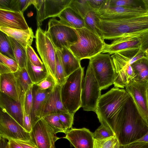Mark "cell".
<instances>
[{
    "label": "cell",
    "instance_id": "obj_1",
    "mask_svg": "<svg viewBox=\"0 0 148 148\" xmlns=\"http://www.w3.org/2000/svg\"><path fill=\"white\" fill-rule=\"evenodd\" d=\"M148 132V125L130 95L116 120L114 133L121 145L137 141Z\"/></svg>",
    "mask_w": 148,
    "mask_h": 148
},
{
    "label": "cell",
    "instance_id": "obj_2",
    "mask_svg": "<svg viewBox=\"0 0 148 148\" xmlns=\"http://www.w3.org/2000/svg\"><path fill=\"white\" fill-rule=\"evenodd\" d=\"M102 39L114 40L124 37H140L148 32V14L121 19H100Z\"/></svg>",
    "mask_w": 148,
    "mask_h": 148
},
{
    "label": "cell",
    "instance_id": "obj_3",
    "mask_svg": "<svg viewBox=\"0 0 148 148\" xmlns=\"http://www.w3.org/2000/svg\"><path fill=\"white\" fill-rule=\"evenodd\" d=\"M130 97L125 90L116 87L101 95L95 112L101 125L110 129L114 133L117 116Z\"/></svg>",
    "mask_w": 148,
    "mask_h": 148
},
{
    "label": "cell",
    "instance_id": "obj_4",
    "mask_svg": "<svg viewBox=\"0 0 148 148\" xmlns=\"http://www.w3.org/2000/svg\"><path fill=\"white\" fill-rule=\"evenodd\" d=\"M75 29L78 40L69 50L78 60L89 59L102 53L105 43L104 40L85 27Z\"/></svg>",
    "mask_w": 148,
    "mask_h": 148
},
{
    "label": "cell",
    "instance_id": "obj_5",
    "mask_svg": "<svg viewBox=\"0 0 148 148\" xmlns=\"http://www.w3.org/2000/svg\"><path fill=\"white\" fill-rule=\"evenodd\" d=\"M84 67L82 66L68 76L61 86L62 101L65 109L74 114L82 107L81 94Z\"/></svg>",
    "mask_w": 148,
    "mask_h": 148
},
{
    "label": "cell",
    "instance_id": "obj_6",
    "mask_svg": "<svg viewBox=\"0 0 148 148\" xmlns=\"http://www.w3.org/2000/svg\"><path fill=\"white\" fill-rule=\"evenodd\" d=\"M91 67L101 90L113 84L115 78L114 64L111 56L101 53L89 59Z\"/></svg>",
    "mask_w": 148,
    "mask_h": 148
},
{
    "label": "cell",
    "instance_id": "obj_7",
    "mask_svg": "<svg viewBox=\"0 0 148 148\" xmlns=\"http://www.w3.org/2000/svg\"><path fill=\"white\" fill-rule=\"evenodd\" d=\"M45 32L56 48L60 50L64 48L69 49L78 40V36L74 29L54 18L49 20L48 29Z\"/></svg>",
    "mask_w": 148,
    "mask_h": 148
},
{
    "label": "cell",
    "instance_id": "obj_8",
    "mask_svg": "<svg viewBox=\"0 0 148 148\" xmlns=\"http://www.w3.org/2000/svg\"><path fill=\"white\" fill-rule=\"evenodd\" d=\"M36 47L49 75L57 84L56 75V48L51 39L40 27L35 34Z\"/></svg>",
    "mask_w": 148,
    "mask_h": 148
},
{
    "label": "cell",
    "instance_id": "obj_9",
    "mask_svg": "<svg viewBox=\"0 0 148 148\" xmlns=\"http://www.w3.org/2000/svg\"><path fill=\"white\" fill-rule=\"evenodd\" d=\"M101 91L92 69L88 64L82 84V107L84 110L95 112L101 95Z\"/></svg>",
    "mask_w": 148,
    "mask_h": 148
},
{
    "label": "cell",
    "instance_id": "obj_10",
    "mask_svg": "<svg viewBox=\"0 0 148 148\" xmlns=\"http://www.w3.org/2000/svg\"><path fill=\"white\" fill-rule=\"evenodd\" d=\"M0 137L6 139L32 142L30 133L26 131L6 113L0 111Z\"/></svg>",
    "mask_w": 148,
    "mask_h": 148
},
{
    "label": "cell",
    "instance_id": "obj_11",
    "mask_svg": "<svg viewBox=\"0 0 148 148\" xmlns=\"http://www.w3.org/2000/svg\"><path fill=\"white\" fill-rule=\"evenodd\" d=\"M71 0H34L33 5L37 11L38 27L42 22L50 17H58L61 13L68 7Z\"/></svg>",
    "mask_w": 148,
    "mask_h": 148
},
{
    "label": "cell",
    "instance_id": "obj_12",
    "mask_svg": "<svg viewBox=\"0 0 148 148\" xmlns=\"http://www.w3.org/2000/svg\"><path fill=\"white\" fill-rule=\"evenodd\" d=\"M114 69V87L124 88L133 81L134 73L130 63V58L120 53L111 56Z\"/></svg>",
    "mask_w": 148,
    "mask_h": 148
},
{
    "label": "cell",
    "instance_id": "obj_13",
    "mask_svg": "<svg viewBox=\"0 0 148 148\" xmlns=\"http://www.w3.org/2000/svg\"><path fill=\"white\" fill-rule=\"evenodd\" d=\"M30 133L32 142L38 148H56L55 143L60 138L42 119L35 124Z\"/></svg>",
    "mask_w": 148,
    "mask_h": 148
},
{
    "label": "cell",
    "instance_id": "obj_14",
    "mask_svg": "<svg viewBox=\"0 0 148 148\" xmlns=\"http://www.w3.org/2000/svg\"><path fill=\"white\" fill-rule=\"evenodd\" d=\"M140 44L139 37H122L110 44L105 43L102 53L112 55L120 53L130 58L140 49Z\"/></svg>",
    "mask_w": 148,
    "mask_h": 148
},
{
    "label": "cell",
    "instance_id": "obj_15",
    "mask_svg": "<svg viewBox=\"0 0 148 148\" xmlns=\"http://www.w3.org/2000/svg\"><path fill=\"white\" fill-rule=\"evenodd\" d=\"M147 81H132L125 86V90L132 98L148 125V103L147 96Z\"/></svg>",
    "mask_w": 148,
    "mask_h": 148
},
{
    "label": "cell",
    "instance_id": "obj_16",
    "mask_svg": "<svg viewBox=\"0 0 148 148\" xmlns=\"http://www.w3.org/2000/svg\"><path fill=\"white\" fill-rule=\"evenodd\" d=\"M101 19H121L142 16L148 14L145 9L140 6L132 7H107L97 12Z\"/></svg>",
    "mask_w": 148,
    "mask_h": 148
},
{
    "label": "cell",
    "instance_id": "obj_17",
    "mask_svg": "<svg viewBox=\"0 0 148 148\" xmlns=\"http://www.w3.org/2000/svg\"><path fill=\"white\" fill-rule=\"evenodd\" d=\"M61 86L56 84L45 100L41 112V119L46 115L60 112H69L62 99Z\"/></svg>",
    "mask_w": 148,
    "mask_h": 148
},
{
    "label": "cell",
    "instance_id": "obj_18",
    "mask_svg": "<svg viewBox=\"0 0 148 148\" xmlns=\"http://www.w3.org/2000/svg\"><path fill=\"white\" fill-rule=\"evenodd\" d=\"M63 138L67 139L71 146L75 148H93L94 138L93 133L85 128H71Z\"/></svg>",
    "mask_w": 148,
    "mask_h": 148
},
{
    "label": "cell",
    "instance_id": "obj_19",
    "mask_svg": "<svg viewBox=\"0 0 148 148\" xmlns=\"http://www.w3.org/2000/svg\"><path fill=\"white\" fill-rule=\"evenodd\" d=\"M0 27L18 29H29L23 13L0 9Z\"/></svg>",
    "mask_w": 148,
    "mask_h": 148
},
{
    "label": "cell",
    "instance_id": "obj_20",
    "mask_svg": "<svg viewBox=\"0 0 148 148\" xmlns=\"http://www.w3.org/2000/svg\"><path fill=\"white\" fill-rule=\"evenodd\" d=\"M0 92L20 102L23 94L14 73L0 75Z\"/></svg>",
    "mask_w": 148,
    "mask_h": 148
},
{
    "label": "cell",
    "instance_id": "obj_21",
    "mask_svg": "<svg viewBox=\"0 0 148 148\" xmlns=\"http://www.w3.org/2000/svg\"><path fill=\"white\" fill-rule=\"evenodd\" d=\"M0 110L8 114L22 127L23 118L21 102L0 92Z\"/></svg>",
    "mask_w": 148,
    "mask_h": 148
},
{
    "label": "cell",
    "instance_id": "obj_22",
    "mask_svg": "<svg viewBox=\"0 0 148 148\" xmlns=\"http://www.w3.org/2000/svg\"><path fill=\"white\" fill-rule=\"evenodd\" d=\"M52 88L41 90L35 84L33 86V102L31 115L32 127L41 119V112L44 103Z\"/></svg>",
    "mask_w": 148,
    "mask_h": 148
},
{
    "label": "cell",
    "instance_id": "obj_23",
    "mask_svg": "<svg viewBox=\"0 0 148 148\" xmlns=\"http://www.w3.org/2000/svg\"><path fill=\"white\" fill-rule=\"evenodd\" d=\"M0 31L8 36L12 37L26 48L27 45L31 46L35 38L31 28L27 30L0 27Z\"/></svg>",
    "mask_w": 148,
    "mask_h": 148
},
{
    "label": "cell",
    "instance_id": "obj_24",
    "mask_svg": "<svg viewBox=\"0 0 148 148\" xmlns=\"http://www.w3.org/2000/svg\"><path fill=\"white\" fill-rule=\"evenodd\" d=\"M58 17L62 23L72 28L85 27L84 18L69 7L64 9Z\"/></svg>",
    "mask_w": 148,
    "mask_h": 148
},
{
    "label": "cell",
    "instance_id": "obj_25",
    "mask_svg": "<svg viewBox=\"0 0 148 148\" xmlns=\"http://www.w3.org/2000/svg\"><path fill=\"white\" fill-rule=\"evenodd\" d=\"M60 50L61 61L65 76L67 78L81 67L80 61L73 55L69 49L64 48Z\"/></svg>",
    "mask_w": 148,
    "mask_h": 148
},
{
    "label": "cell",
    "instance_id": "obj_26",
    "mask_svg": "<svg viewBox=\"0 0 148 148\" xmlns=\"http://www.w3.org/2000/svg\"><path fill=\"white\" fill-rule=\"evenodd\" d=\"M131 65L134 74L133 81L140 82L148 81V57L145 56Z\"/></svg>",
    "mask_w": 148,
    "mask_h": 148
},
{
    "label": "cell",
    "instance_id": "obj_27",
    "mask_svg": "<svg viewBox=\"0 0 148 148\" xmlns=\"http://www.w3.org/2000/svg\"><path fill=\"white\" fill-rule=\"evenodd\" d=\"M9 38L15 60L19 68L21 69L26 68L28 59L26 48L12 37H9Z\"/></svg>",
    "mask_w": 148,
    "mask_h": 148
},
{
    "label": "cell",
    "instance_id": "obj_28",
    "mask_svg": "<svg viewBox=\"0 0 148 148\" xmlns=\"http://www.w3.org/2000/svg\"><path fill=\"white\" fill-rule=\"evenodd\" d=\"M25 68L34 84H38L49 75L44 65L41 66H36L31 63L28 59Z\"/></svg>",
    "mask_w": 148,
    "mask_h": 148
},
{
    "label": "cell",
    "instance_id": "obj_29",
    "mask_svg": "<svg viewBox=\"0 0 148 148\" xmlns=\"http://www.w3.org/2000/svg\"><path fill=\"white\" fill-rule=\"evenodd\" d=\"M100 19L97 12L93 10L89 12L84 18L85 27L102 39Z\"/></svg>",
    "mask_w": 148,
    "mask_h": 148
},
{
    "label": "cell",
    "instance_id": "obj_30",
    "mask_svg": "<svg viewBox=\"0 0 148 148\" xmlns=\"http://www.w3.org/2000/svg\"><path fill=\"white\" fill-rule=\"evenodd\" d=\"M14 73L17 79L23 94L25 93L31 86L34 85L25 68H19L17 72Z\"/></svg>",
    "mask_w": 148,
    "mask_h": 148
},
{
    "label": "cell",
    "instance_id": "obj_31",
    "mask_svg": "<svg viewBox=\"0 0 148 148\" xmlns=\"http://www.w3.org/2000/svg\"><path fill=\"white\" fill-rule=\"evenodd\" d=\"M69 7L84 18L89 12L92 10L88 0H71Z\"/></svg>",
    "mask_w": 148,
    "mask_h": 148
},
{
    "label": "cell",
    "instance_id": "obj_32",
    "mask_svg": "<svg viewBox=\"0 0 148 148\" xmlns=\"http://www.w3.org/2000/svg\"><path fill=\"white\" fill-rule=\"evenodd\" d=\"M42 119L49 125L56 134L58 132L65 134L68 130L65 129L59 117L56 114L46 115Z\"/></svg>",
    "mask_w": 148,
    "mask_h": 148
},
{
    "label": "cell",
    "instance_id": "obj_33",
    "mask_svg": "<svg viewBox=\"0 0 148 148\" xmlns=\"http://www.w3.org/2000/svg\"><path fill=\"white\" fill-rule=\"evenodd\" d=\"M0 53L16 60L9 37L1 31L0 32Z\"/></svg>",
    "mask_w": 148,
    "mask_h": 148
},
{
    "label": "cell",
    "instance_id": "obj_34",
    "mask_svg": "<svg viewBox=\"0 0 148 148\" xmlns=\"http://www.w3.org/2000/svg\"><path fill=\"white\" fill-rule=\"evenodd\" d=\"M120 144L115 135L103 139H94L93 148H119Z\"/></svg>",
    "mask_w": 148,
    "mask_h": 148
},
{
    "label": "cell",
    "instance_id": "obj_35",
    "mask_svg": "<svg viewBox=\"0 0 148 148\" xmlns=\"http://www.w3.org/2000/svg\"><path fill=\"white\" fill-rule=\"evenodd\" d=\"M56 75L57 84L62 86L65 82L67 78L61 61L60 51L57 49L56 54Z\"/></svg>",
    "mask_w": 148,
    "mask_h": 148
},
{
    "label": "cell",
    "instance_id": "obj_36",
    "mask_svg": "<svg viewBox=\"0 0 148 148\" xmlns=\"http://www.w3.org/2000/svg\"><path fill=\"white\" fill-rule=\"evenodd\" d=\"M34 0H11L9 10L23 12L30 5L34 3Z\"/></svg>",
    "mask_w": 148,
    "mask_h": 148
},
{
    "label": "cell",
    "instance_id": "obj_37",
    "mask_svg": "<svg viewBox=\"0 0 148 148\" xmlns=\"http://www.w3.org/2000/svg\"><path fill=\"white\" fill-rule=\"evenodd\" d=\"M25 93L22 95L20 102L21 104L23 118V127L27 132L30 133L32 129L31 116L26 112L24 108Z\"/></svg>",
    "mask_w": 148,
    "mask_h": 148
},
{
    "label": "cell",
    "instance_id": "obj_38",
    "mask_svg": "<svg viewBox=\"0 0 148 148\" xmlns=\"http://www.w3.org/2000/svg\"><path fill=\"white\" fill-rule=\"evenodd\" d=\"M138 6L136 1L134 0H107L106 7H132Z\"/></svg>",
    "mask_w": 148,
    "mask_h": 148
},
{
    "label": "cell",
    "instance_id": "obj_39",
    "mask_svg": "<svg viewBox=\"0 0 148 148\" xmlns=\"http://www.w3.org/2000/svg\"><path fill=\"white\" fill-rule=\"evenodd\" d=\"M94 139H103L115 135L110 129L101 125L93 133Z\"/></svg>",
    "mask_w": 148,
    "mask_h": 148
},
{
    "label": "cell",
    "instance_id": "obj_40",
    "mask_svg": "<svg viewBox=\"0 0 148 148\" xmlns=\"http://www.w3.org/2000/svg\"><path fill=\"white\" fill-rule=\"evenodd\" d=\"M65 129L67 130L72 128L73 123L74 114L69 113L60 112L56 114Z\"/></svg>",
    "mask_w": 148,
    "mask_h": 148
},
{
    "label": "cell",
    "instance_id": "obj_41",
    "mask_svg": "<svg viewBox=\"0 0 148 148\" xmlns=\"http://www.w3.org/2000/svg\"><path fill=\"white\" fill-rule=\"evenodd\" d=\"M0 62L10 69L12 73H16L19 69V68L16 60L0 53Z\"/></svg>",
    "mask_w": 148,
    "mask_h": 148
},
{
    "label": "cell",
    "instance_id": "obj_42",
    "mask_svg": "<svg viewBox=\"0 0 148 148\" xmlns=\"http://www.w3.org/2000/svg\"><path fill=\"white\" fill-rule=\"evenodd\" d=\"M26 49L28 58L31 63L38 66L44 65L42 62L31 46L27 45L26 47Z\"/></svg>",
    "mask_w": 148,
    "mask_h": 148
},
{
    "label": "cell",
    "instance_id": "obj_43",
    "mask_svg": "<svg viewBox=\"0 0 148 148\" xmlns=\"http://www.w3.org/2000/svg\"><path fill=\"white\" fill-rule=\"evenodd\" d=\"M33 86H31L25 94L24 108L27 114L31 116L33 102L32 90Z\"/></svg>",
    "mask_w": 148,
    "mask_h": 148
},
{
    "label": "cell",
    "instance_id": "obj_44",
    "mask_svg": "<svg viewBox=\"0 0 148 148\" xmlns=\"http://www.w3.org/2000/svg\"><path fill=\"white\" fill-rule=\"evenodd\" d=\"M56 83L54 80L49 75L44 79L36 85L41 90H45L53 88Z\"/></svg>",
    "mask_w": 148,
    "mask_h": 148
},
{
    "label": "cell",
    "instance_id": "obj_45",
    "mask_svg": "<svg viewBox=\"0 0 148 148\" xmlns=\"http://www.w3.org/2000/svg\"><path fill=\"white\" fill-rule=\"evenodd\" d=\"M88 1L92 10L98 12L104 8L107 0H88Z\"/></svg>",
    "mask_w": 148,
    "mask_h": 148
},
{
    "label": "cell",
    "instance_id": "obj_46",
    "mask_svg": "<svg viewBox=\"0 0 148 148\" xmlns=\"http://www.w3.org/2000/svg\"><path fill=\"white\" fill-rule=\"evenodd\" d=\"M119 148H148V143L137 141L126 145H120Z\"/></svg>",
    "mask_w": 148,
    "mask_h": 148
},
{
    "label": "cell",
    "instance_id": "obj_47",
    "mask_svg": "<svg viewBox=\"0 0 148 148\" xmlns=\"http://www.w3.org/2000/svg\"><path fill=\"white\" fill-rule=\"evenodd\" d=\"M140 41V49L145 51L148 49V32L139 37Z\"/></svg>",
    "mask_w": 148,
    "mask_h": 148
},
{
    "label": "cell",
    "instance_id": "obj_48",
    "mask_svg": "<svg viewBox=\"0 0 148 148\" xmlns=\"http://www.w3.org/2000/svg\"><path fill=\"white\" fill-rule=\"evenodd\" d=\"M145 56H146L145 51L140 49L134 56L130 58V63L131 65L135 61Z\"/></svg>",
    "mask_w": 148,
    "mask_h": 148
},
{
    "label": "cell",
    "instance_id": "obj_49",
    "mask_svg": "<svg viewBox=\"0 0 148 148\" xmlns=\"http://www.w3.org/2000/svg\"><path fill=\"white\" fill-rule=\"evenodd\" d=\"M14 140L17 142L24 148H38L34 143L31 142Z\"/></svg>",
    "mask_w": 148,
    "mask_h": 148
},
{
    "label": "cell",
    "instance_id": "obj_50",
    "mask_svg": "<svg viewBox=\"0 0 148 148\" xmlns=\"http://www.w3.org/2000/svg\"><path fill=\"white\" fill-rule=\"evenodd\" d=\"M8 140V148H24L15 140L7 139Z\"/></svg>",
    "mask_w": 148,
    "mask_h": 148
},
{
    "label": "cell",
    "instance_id": "obj_51",
    "mask_svg": "<svg viewBox=\"0 0 148 148\" xmlns=\"http://www.w3.org/2000/svg\"><path fill=\"white\" fill-rule=\"evenodd\" d=\"M11 73L12 72L10 69L5 64L0 62V75Z\"/></svg>",
    "mask_w": 148,
    "mask_h": 148
},
{
    "label": "cell",
    "instance_id": "obj_52",
    "mask_svg": "<svg viewBox=\"0 0 148 148\" xmlns=\"http://www.w3.org/2000/svg\"><path fill=\"white\" fill-rule=\"evenodd\" d=\"M11 0H0V9L9 10Z\"/></svg>",
    "mask_w": 148,
    "mask_h": 148
},
{
    "label": "cell",
    "instance_id": "obj_53",
    "mask_svg": "<svg viewBox=\"0 0 148 148\" xmlns=\"http://www.w3.org/2000/svg\"><path fill=\"white\" fill-rule=\"evenodd\" d=\"M0 137L1 148H8V141L7 142L6 139Z\"/></svg>",
    "mask_w": 148,
    "mask_h": 148
},
{
    "label": "cell",
    "instance_id": "obj_54",
    "mask_svg": "<svg viewBox=\"0 0 148 148\" xmlns=\"http://www.w3.org/2000/svg\"><path fill=\"white\" fill-rule=\"evenodd\" d=\"M137 141L148 143V132L144 136Z\"/></svg>",
    "mask_w": 148,
    "mask_h": 148
},
{
    "label": "cell",
    "instance_id": "obj_55",
    "mask_svg": "<svg viewBox=\"0 0 148 148\" xmlns=\"http://www.w3.org/2000/svg\"><path fill=\"white\" fill-rule=\"evenodd\" d=\"M145 6V8L148 12V0H143L142 1Z\"/></svg>",
    "mask_w": 148,
    "mask_h": 148
},
{
    "label": "cell",
    "instance_id": "obj_56",
    "mask_svg": "<svg viewBox=\"0 0 148 148\" xmlns=\"http://www.w3.org/2000/svg\"><path fill=\"white\" fill-rule=\"evenodd\" d=\"M147 102L148 103V81H147Z\"/></svg>",
    "mask_w": 148,
    "mask_h": 148
},
{
    "label": "cell",
    "instance_id": "obj_57",
    "mask_svg": "<svg viewBox=\"0 0 148 148\" xmlns=\"http://www.w3.org/2000/svg\"><path fill=\"white\" fill-rule=\"evenodd\" d=\"M145 55L146 56L148 57V49H147L145 51Z\"/></svg>",
    "mask_w": 148,
    "mask_h": 148
}]
</instances>
